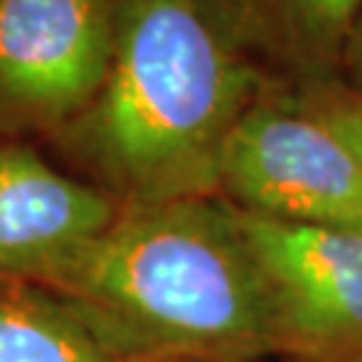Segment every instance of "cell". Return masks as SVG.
I'll return each mask as SVG.
<instances>
[{
	"label": "cell",
	"instance_id": "cell-1",
	"mask_svg": "<svg viewBox=\"0 0 362 362\" xmlns=\"http://www.w3.org/2000/svg\"><path fill=\"white\" fill-rule=\"evenodd\" d=\"M110 3L100 91L49 145L121 207L218 196L226 140L274 81L212 0Z\"/></svg>",
	"mask_w": 362,
	"mask_h": 362
},
{
	"label": "cell",
	"instance_id": "cell-2",
	"mask_svg": "<svg viewBox=\"0 0 362 362\" xmlns=\"http://www.w3.org/2000/svg\"><path fill=\"white\" fill-rule=\"evenodd\" d=\"M38 287L116 362L285 360L269 279L220 196L121 207Z\"/></svg>",
	"mask_w": 362,
	"mask_h": 362
},
{
	"label": "cell",
	"instance_id": "cell-3",
	"mask_svg": "<svg viewBox=\"0 0 362 362\" xmlns=\"http://www.w3.org/2000/svg\"><path fill=\"white\" fill-rule=\"evenodd\" d=\"M218 196L255 218L362 228V158L290 86L269 83L226 140Z\"/></svg>",
	"mask_w": 362,
	"mask_h": 362
},
{
	"label": "cell",
	"instance_id": "cell-4",
	"mask_svg": "<svg viewBox=\"0 0 362 362\" xmlns=\"http://www.w3.org/2000/svg\"><path fill=\"white\" fill-rule=\"evenodd\" d=\"M110 49V0H0V140L49 143L76 121Z\"/></svg>",
	"mask_w": 362,
	"mask_h": 362
},
{
	"label": "cell",
	"instance_id": "cell-5",
	"mask_svg": "<svg viewBox=\"0 0 362 362\" xmlns=\"http://www.w3.org/2000/svg\"><path fill=\"white\" fill-rule=\"evenodd\" d=\"M269 279L287 362L362 360V228L239 212Z\"/></svg>",
	"mask_w": 362,
	"mask_h": 362
},
{
	"label": "cell",
	"instance_id": "cell-6",
	"mask_svg": "<svg viewBox=\"0 0 362 362\" xmlns=\"http://www.w3.org/2000/svg\"><path fill=\"white\" fill-rule=\"evenodd\" d=\"M116 199L30 143L0 140V279L40 285L116 220Z\"/></svg>",
	"mask_w": 362,
	"mask_h": 362
},
{
	"label": "cell",
	"instance_id": "cell-7",
	"mask_svg": "<svg viewBox=\"0 0 362 362\" xmlns=\"http://www.w3.org/2000/svg\"><path fill=\"white\" fill-rule=\"evenodd\" d=\"M263 76L290 89L338 81L362 0H212Z\"/></svg>",
	"mask_w": 362,
	"mask_h": 362
},
{
	"label": "cell",
	"instance_id": "cell-8",
	"mask_svg": "<svg viewBox=\"0 0 362 362\" xmlns=\"http://www.w3.org/2000/svg\"><path fill=\"white\" fill-rule=\"evenodd\" d=\"M0 362H116L49 290L0 279Z\"/></svg>",
	"mask_w": 362,
	"mask_h": 362
},
{
	"label": "cell",
	"instance_id": "cell-9",
	"mask_svg": "<svg viewBox=\"0 0 362 362\" xmlns=\"http://www.w3.org/2000/svg\"><path fill=\"white\" fill-rule=\"evenodd\" d=\"M296 97L303 107H309L314 116H320L336 129L346 143L354 148V153L362 158V97L346 89L341 81H322L298 86Z\"/></svg>",
	"mask_w": 362,
	"mask_h": 362
},
{
	"label": "cell",
	"instance_id": "cell-10",
	"mask_svg": "<svg viewBox=\"0 0 362 362\" xmlns=\"http://www.w3.org/2000/svg\"><path fill=\"white\" fill-rule=\"evenodd\" d=\"M338 81H341L346 89H351L354 94L362 97V13H360V19H357V25H354V30H351L349 43H346Z\"/></svg>",
	"mask_w": 362,
	"mask_h": 362
},
{
	"label": "cell",
	"instance_id": "cell-11",
	"mask_svg": "<svg viewBox=\"0 0 362 362\" xmlns=\"http://www.w3.org/2000/svg\"><path fill=\"white\" fill-rule=\"evenodd\" d=\"M145 362H287V360H145Z\"/></svg>",
	"mask_w": 362,
	"mask_h": 362
},
{
	"label": "cell",
	"instance_id": "cell-12",
	"mask_svg": "<svg viewBox=\"0 0 362 362\" xmlns=\"http://www.w3.org/2000/svg\"><path fill=\"white\" fill-rule=\"evenodd\" d=\"M360 362H362V360H360Z\"/></svg>",
	"mask_w": 362,
	"mask_h": 362
}]
</instances>
